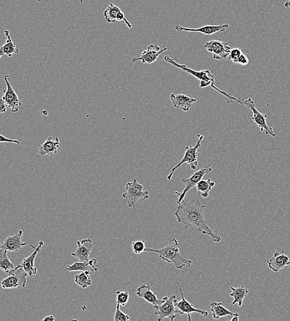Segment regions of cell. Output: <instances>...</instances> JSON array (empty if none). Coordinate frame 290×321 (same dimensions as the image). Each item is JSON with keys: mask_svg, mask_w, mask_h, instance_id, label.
<instances>
[{"mask_svg": "<svg viewBox=\"0 0 290 321\" xmlns=\"http://www.w3.org/2000/svg\"><path fill=\"white\" fill-rule=\"evenodd\" d=\"M60 146V141L59 137H57L55 139H54L51 137H49L40 147L39 153L41 156L56 154Z\"/></svg>", "mask_w": 290, "mask_h": 321, "instance_id": "7402d4cb", "label": "cell"}, {"mask_svg": "<svg viewBox=\"0 0 290 321\" xmlns=\"http://www.w3.org/2000/svg\"><path fill=\"white\" fill-rule=\"evenodd\" d=\"M199 192L196 200L186 202L182 200L177 208L175 215L179 223L184 224V230L194 227L204 235L209 236L214 242L222 241L221 236L215 234L208 226L205 219V205L200 201Z\"/></svg>", "mask_w": 290, "mask_h": 321, "instance_id": "6da1fadb", "label": "cell"}, {"mask_svg": "<svg viewBox=\"0 0 290 321\" xmlns=\"http://www.w3.org/2000/svg\"><path fill=\"white\" fill-rule=\"evenodd\" d=\"M10 276L2 280V286L4 288H24L27 284L28 273L19 266L10 272Z\"/></svg>", "mask_w": 290, "mask_h": 321, "instance_id": "9c48e42d", "label": "cell"}, {"mask_svg": "<svg viewBox=\"0 0 290 321\" xmlns=\"http://www.w3.org/2000/svg\"><path fill=\"white\" fill-rule=\"evenodd\" d=\"M231 289L232 292L230 294V296L234 299L233 302H232V305H235L238 303L240 307H241L243 305V301H244L246 297L249 294L248 288L242 285L239 288L231 287Z\"/></svg>", "mask_w": 290, "mask_h": 321, "instance_id": "d4e9b609", "label": "cell"}, {"mask_svg": "<svg viewBox=\"0 0 290 321\" xmlns=\"http://www.w3.org/2000/svg\"><path fill=\"white\" fill-rule=\"evenodd\" d=\"M164 60L165 62L171 64V65L175 66L176 68L181 69L182 71L187 72V73L192 75L194 77L200 80V82H200V89L210 86L216 90V91L220 92V93H221L222 95H224L225 97H227L229 103L235 102L241 104L243 103L242 101L232 96L231 94H229L224 91H220V89L217 88V86L215 85V83H216V82H215V77L212 74L209 70H207H207H202L200 71H194L193 69L188 68V66L186 65H179V64L177 63L175 60L169 56H165Z\"/></svg>", "mask_w": 290, "mask_h": 321, "instance_id": "7a4b0ae2", "label": "cell"}, {"mask_svg": "<svg viewBox=\"0 0 290 321\" xmlns=\"http://www.w3.org/2000/svg\"><path fill=\"white\" fill-rule=\"evenodd\" d=\"M165 302L161 305L153 306L155 309L154 315L158 316V320L162 321L165 318H168L173 321L178 315L183 314L182 312L175 306V303L178 302L175 295L163 298Z\"/></svg>", "mask_w": 290, "mask_h": 321, "instance_id": "277c9868", "label": "cell"}, {"mask_svg": "<svg viewBox=\"0 0 290 321\" xmlns=\"http://www.w3.org/2000/svg\"><path fill=\"white\" fill-rule=\"evenodd\" d=\"M239 316H240V314H237L235 315V316H233V317H232V319H231V321H238L239 320Z\"/></svg>", "mask_w": 290, "mask_h": 321, "instance_id": "74e56055", "label": "cell"}, {"mask_svg": "<svg viewBox=\"0 0 290 321\" xmlns=\"http://www.w3.org/2000/svg\"><path fill=\"white\" fill-rule=\"evenodd\" d=\"M120 305L117 303V308L114 315L115 321H128L130 320L129 315H127L120 309Z\"/></svg>", "mask_w": 290, "mask_h": 321, "instance_id": "d6a6232c", "label": "cell"}, {"mask_svg": "<svg viewBox=\"0 0 290 321\" xmlns=\"http://www.w3.org/2000/svg\"><path fill=\"white\" fill-rule=\"evenodd\" d=\"M121 11V9L113 4H110L109 7L104 11L103 16L106 21L113 23L117 21V14Z\"/></svg>", "mask_w": 290, "mask_h": 321, "instance_id": "f1b7e54d", "label": "cell"}, {"mask_svg": "<svg viewBox=\"0 0 290 321\" xmlns=\"http://www.w3.org/2000/svg\"><path fill=\"white\" fill-rule=\"evenodd\" d=\"M23 234L22 230L17 231L15 235L8 237L4 242L2 243L1 248L11 251V252H17L22 249L23 247L28 245L27 242H23L21 237Z\"/></svg>", "mask_w": 290, "mask_h": 321, "instance_id": "5bb4252c", "label": "cell"}, {"mask_svg": "<svg viewBox=\"0 0 290 321\" xmlns=\"http://www.w3.org/2000/svg\"><path fill=\"white\" fill-rule=\"evenodd\" d=\"M176 283L178 285L179 291H180L181 300L179 301V302L178 301V302L175 303L176 307L179 309V310L182 312V314L187 313L188 314V320L189 321L191 320V313H198L202 315V316L207 317L208 315V312L194 308V305L191 304L190 302H188V301L186 299L183 293H182L180 283H179V282H177Z\"/></svg>", "mask_w": 290, "mask_h": 321, "instance_id": "4fadbf2b", "label": "cell"}, {"mask_svg": "<svg viewBox=\"0 0 290 321\" xmlns=\"http://www.w3.org/2000/svg\"><path fill=\"white\" fill-rule=\"evenodd\" d=\"M215 185H216V182L212 181L210 179L207 180H201L197 184V190L202 193L203 197L207 198Z\"/></svg>", "mask_w": 290, "mask_h": 321, "instance_id": "83f0119b", "label": "cell"}, {"mask_svg": "<svg viewBox=\"0 0 290 321\" xmlns=\"http://www.w3.org/2000/svg\"><path fill=\"white\" fill-rule=\"evenodd\" d=\"M7 104H6L4 99L2 98V99L0 100V112H1V113H5V112H7Z\"/></svg>", "mask_w": 290, "mask_h": 321, "instance_id": "d590c367", "label": "cell"}, {"mask_svg": "<svg viewBox=\"0 0 290 321\" xmlns=\"http://www.w3.org/2000/svg\"><path fill=\"white\" fill-rule=\"evenodd\" d=\"M92 272L90 271H83L82 273L78 274L75 276L74 282L83 288H88L92 285V279L91 274Z\"/></svg>", "mask_w": 290, "mask_h": 321, "instance_id": "484cf974", "label": "cell"}, {"mask_svg": "<svg viewBox=\"0 0 290 321\" xmlns=\"http://www.w3.org/2000/svg\"><path fill=\"white\" fill-rule=\"evenodd\" d=\"M5 34L7 40L4 45L0 48V57L4 55L7 54L9 57L12 56L14 54L19 53V49L17 48L15 43H14L10 34V32L8 30L5 31Z\"/></svg>", "mask_w": 290, "mask_h": 321, "instance_id": "603a6c76", "label": "cell"}, {"mask_svg": "<svg viewBox=\"0 0 290 321\" xmlns=\"http://www.w3.org/2000/svg\"><path fill=\"white\" fill-rule=\"evenodd\" d=\"M143 186L139 183L137 179H135L131 182H128L126 186L125 193H123V197L126 199L129 208L136 209V204L140 199L143 200L149 198L148 191H143Z\"/></svg>", "mask_w": 290, "mask_h": 321, "instance_id": "5b68a950", "label": "cell"}, {"mask_svg": "<svg viewBox=\"0 0 290 321\" xmlns=\"http://www.w3.org/2000/svg\"><path fill=\"white\" fill-rule=\"evenodd\" d=\"M229 27L228 24H220L217 25H205L203 27L193 28L181 27L177 25L175 26L176 30L179 33L182 31L193 32V33H199L205 35H213L219 33H223Z\"/></svg>", "mask_w": 290, "mask_h": 321, "instance_id": "e0dca14e", "label": "cell"}, {"mask_svg": "<svg viewBox=\"0 0 290 321\" xmlns=\"http://www.w3.org/2000/svg\"><path fill=\"white\" fill-rule=\"evenodd\" d=\"M43 245H44V242L42 241L39 242L37 247H34V245H31V247L34 249V252L32 253L30 256L28 257V258H24L21 265H18L19 267L22 268L25 273H28V276L31 277H34L37 273V268L35 267L34 265L35 259H36L37 254L40 252Z\"/></svg>", "mask_w": 290, "mask_h": 321, "instance_id": "9a60e30c", "label": "cell"}, {"mask_svg": "<svg viewBox=\"0 0 290 321\" xmlns=\"http://www.w3.org/2000/svg\"><path fill=\"white\" fill-rule=\"evenodd\" d=\"M179 242L176 239H173L170 244L161 249H153L146 248V252H154L159 254V256L168 263H172L175 267L179 270H182L186 266L190 267L192 264L191 260L182 256L179 250Z\"/></svg>", "mask_w": 290, "mask_h": 321, "instance_id": "3957f363", "label": "cell"}, {"mask_svg": "<svg viewBox=\"0 0 290 321\" xmlns=\"http://www.w3.org/2000/svg\"><path fill=\"white\" fill-rule=\"evenodd\" d=\"M77 248L71 255L77 258L80 261H89L94 244L91 239H83L81 241H77Z\"/></svg>", "mask_w": 290, "mask_h": 321, "instance_id": "2e32d148", "label": "cell"}, {"mask_svg": "<svg viewBox=\"0 0 290 321\" xmlns=\"http://www.w3.org/2000/svg\"><path fill=\"white\" fill-rule=\"evenodd\" d=\"M0 141L2 143L3 142H8V143H13L16 144H20V141L17 140L10 139V138H8L4 137V135H0Z\"/></svg>", "mask_w": 290, "mask_h": 321, "instance_id": "e575fe53", "label": "cell"}, {"mask_svg": "<svg viewBox=\"0 0 290 321\" xmlns=\"http://www.w3.org/2000/svg\"><path fill=\"white\" fill-rule=\"evenodd\" d=\"M249 63V60L248 57L246 56L245 54H243L242 56H240L239 62H238V64L242 66H246L248 65Z\"/></svg>", "mask_w": 290, "mask_h": 321, "instance_id": "836d02e7", "label": "cell"}, {"mask_svg": "<svg viewBox=\"0 0 290 321\" xmlns=\"http://www.w3.org/2000/svg\"><path fill=\"white\" fill-rule=\"evenodd\" d=\"M136 296L146 300L148 303H151L153 306L161 305L165 302V300L159 299L155 292L151 290L149 283L147 285L139 286L136 291Z\"/></svg>", "mask_w": 290, "mask_h": 321, "instance_id": "ac0fdd59", "label": "cell"}, {"mask_svg": "<svg viewBox=\"0 0 290 321\" xmlns=\"http://www.w3.org/2000/svg\"><path fill=\"white\" fill-rule=\"evenodd\" d=\"M284 7H285V8L290 7V0H288V1H287L286 3H285V4H284Z\"/></svg>", "mask_w": 290, "mask_h": 321, "instance_id": "f35d334b", "label": "cell"}, {"mask_svg": "<svg viewBox=\"0 0 290 321\" xmlns=\"http://www.w3.org/2000/svg\"><path fill=\"white\" fill-rule=\"evenodd\" d=\"M9 79H10V76H4V80L6 84H7V89L4 91V95L2 98L7 104V106L11 109V111L17 112L21 108L22 103L18 95H17L13 86H11Z\"/></svg>", "mask_w": 290, "mask_h": 321, "instance_id": "8fae6325", "label": "cell"}, {"mask_svg": "<svg viewBox=\"0 0 290 321\" xmlns=\"http://www.w3.org/2000/svg\"><path fill=\"white\" fill-rule=\"evenodd\" d=\"M211 311L214 319H218L227 316H235L239 313H233L228 309L225 308L222 303L214 302L211 303Z\"/></svg>", "mask_w": 290, "mask_h": 321, "instance_id": "cb8c5ba5", "label": "cell"}, {"mask_svg": "<svg viewBox=\"0 0 290 321\" xmlns=\"http://www.w3.org/2000/svg\"><path fill=\"white\" fill-rule=\"evenodd\" d=\"M244 105L248 107L252 112V120L256 126L259 127L261 132L265 131L266 134L270 135L272 137H276V134H275L273 128L271 126L268 125L267 123V118L268 115L265 114H262L256 108V105L251 98L246 100L243 103Z\"/></svg>", "mask_w": 290, "mask_h": 321, "instance_id": "ba28073f", "label": "cell"}, {"mask_svg": "<svg viewBox=\"0 0 290 321\" xmlns=\"http://www.w3.org/2000/svg\"><path fill=\"white\" fill-rule=\"evenodd\" d=\"M168 50L167 48L164 46L163 49L156 45H150L147 50H144L141 57H135L133 60V63L141 62L143 64H152L157 60L160 55L164 51Z\"/></svg>", "mask_w": 290, "mask_h": 321, "instance_id": "7c38bea8", "label": "cell"}, {"mask_svg": "<svg viewBox=\"0 0 290 321\" xmlns=\"http://www.w3.org/2000/svg\"><path fill=\"white\" fill-rule=\"evenodd\" d=\"M132 248L135 254H141L146 251V244L144 241H137L133 242Z\"/></svg>", "mask_w": 290, "mask_h": 321, "instance_id": "4dcf8cb0", "label": "cell"}, {"mask_svg": "<svg viewBox=\"0 0 290 321\" xmlns=\"http://www.w3.org/2000/svg\"><path fill=\"white\" fill-rule=\"evenodd\" d=\"M98 267L97 259L89 260V261L75 262L73 265H67L65 271H90L93 274L98 273Z\"/></svg>", "mask_w": 290, "mask_h": 321, "instance_id": "ffe728a7", "label": "cell"}, {"mask_svg": "<svg viewBox=\"0 0 290 321\" xmlns=\"http://www.w3.org/2000/svg\"><path fill=\"white\" fill-rule=\"evenodd\" d=\"M211 164H209L207 166H203L201 169L198 170L194 174L188 179H182L181 181L184 185V189L181 193L175 192L176 195L179 196L178 200L177 201L178 204H180L182 200H184L187 193L195 186L201 181L205 175L208 174V173L213 171V168L210 167Z\"/></svg>", "mask_w": 290, "mask_h": 321, "instance_id": "52a82bcc", "label": "cell"}, {"mask_svg": "<svg viewBox=\"0 0 290 321\" xmlns=\"http://www.w3.org/2000/svg\"><path fill=\"white\" fill-rule=\"evenodd\" d=\"M0 268L8 274L15 268L13 262L9 259L8 251L2 248L0 250Z\"/></svg>", "mask_w": 290, "mask_h": 321, "instance_id": "4316f807", "label": "cell"}, {"mask_svg": "<svg viewBox=\"0 0 290 321\" xmlns=\"http://www.w3.org/2000/svg\"><path fill=\"white\" fill-rule=\"evenodd\" d=\"M129 299V294L127 291H117V302L121 306H125Z\"/></svg>", "mask_w": 290, "mask_h": 321, "instance_id": "f546056e", "label": "cell"}, {"mask_svg": "<svg viewBox=\"0 0 290 321\" xmlns=\"http://www.w3.org/2000/svg\"><path fill=\"white\" fill-rule=\"evenodd\" d=\"M198 140L195 146L192 147L190 145L186 148V152L183 158L175 167H173L172 172L167 176L168 181H170L172 179L175 170L177 169L180 168L182 165L184 163L189 164L191 168L193 170H196L197 167H198V159L199 157L198 149L201 147V141L204 139V137L203 135L198 134Z\"/></svg>", "mask_w": 290, "mask_h": 321, "instance_id": "8992f818", "label": "cell"}, {"mask_svg": "<svg viewBox=\"0 0 290 321\" xmlns=\"http://www.w3.org/2000/svg\"><path fill=\"white\" fill-rule=\"evenodd\" d=\"M243 53L242 49L240 48H231L230 55H229L228 59L231 61L233 63L238 64L239 60Z\"/></svg>", "mask_w": 290, "mask_h": 321, "instance_id": "1f68e13d", "label": "cell"}, {"mask_svg": "<svg viewBox=\"0 0 290 321\" xmlns=\"http://www.w3.org/2000/svg\"><path fill=\"white\" fill-rule=\"evenodd\" d=\"M170 99L173 105L176 108L188 111L197 102L196 98H190L183 94H171Z\"/></svg>", "mask_w": 290, "mask_h": 321, "instance_id": "44dd1931", "label": "cell"}, {"mask_svg": "<svg viewBox=\"0 0 290 321\" xmlns=\"http://www.w3.org/2000/svg\"><path fill=\"white\" fill-rule=\"evenodd\" d=\"M268 264L272 271L277 273L290 265V259L288 256L284 254L283 251L282 254L275 252L273 256L268 261Z\"/></svg>", "mask_w": 290, "mask_h": 321, "instance_id": "d6986e66", "label": "cell"}, {"mask_svg": "<svg viewBox=\"0 0 290 321\" xmlns=\"http://www.w3.org/2000/svg\"><path fill=\"white\" fill-rule=\"evenodd\" d=\"M55 320V317L53 316V315H50V316H46L45 318H43V321H54Z\"/></svg>", "mask_w": 290, "mask_h": 321, "instance_id": "8d00e7d4", "label": "cell"}, {"mask_svg": "<svg viewBox=\"0 0 290 321\" xmlns=\"http://www.w3.org/2000/svg\"><path fill=\"white\" fill-rule=\"evenodd\" d=\"M204 47L213 54L214 59L222 60L228 59L231 48L228 43L220 41L219 40H210L205 43Z\"/></svg>", "mask_w": 290, "mask_h": 321, "instance_id": "30bf717a", "label": "cell"}]
</instances>
